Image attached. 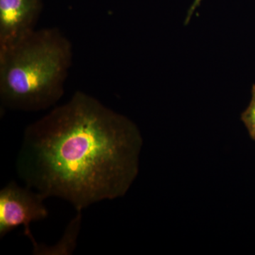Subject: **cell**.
<instances>
[{
  "mask_svg": "<svg viewBox=\"0 0 255 255\" xmlns=\"http://www.w3.org/2000/svg\"><path fill=\"white\" fill-rule=\"evenodd\" d=\"M242 122L246 126L251 138L255 141V85L252 88L251 102L241 115Z\"/></svg>",
  "mask_w": 255,
  "mask_h": 255,
  "instance_id": "5b68a950",
  "label": "cell"
},
{
  "mask_svg": "<svg viewBox=\"0 0 255 255\" xmlns=\"http://www.w3.org/2000/svg\"><path fill=\"white\" fill-rule=\"evenodd\" d=\"M201 1H202V0H194L193 4L191 5L190 8H189V11H188L187 17L185 18V24H188L189 21H190L191 16H192L195 10L199 7Z\"/></svg>",
  "mask_w": 255,
  "mask_h": 255,
  "instance_id": "8992f818",
  "label": "cell"
},
{
  "mask_svg": "<svg viewBox=\"0 0 255 255\" xmlns=\"http://www.w3.org/2000/svg\"><path fill=\"white\" fill-rule=\"evenodd\" d=\"M142 145L132 121L78 91L26 128L18 174L45 199L61 198L80 212L125 195L138 173Z\"/></svg>",
  "mask_w": 255,
  "mask_h": 255,
  "instance_id": "6da1fadb",
  "label": "cell"
},
{
  "mask_svg": "<svg viewBox=\"0 0 255 255\" xmlns=\"http://www.w3.org/2000/svg\"><path fill=\"white\" fill-rule=\"evenodd\" d=\"M73 59L71 42L58 28L36 29L0 49V100L14 110L38 112L63 97Z\"/></svg>",
  "mask_w": 255,
  "mask_h": 255,
  "instance_id": "7a4b0ae2",
  "label": "cell"
},
{
  "mask_svg": "<svg viewBox=\"0 0 255 255\" xmlns=\"http://www.w3.org/2000/svg\"><path fill=\"white\" fill-rule=\"evenodd\" d=\"M45 198L27 187L9 183L0 191V237L2 238L20 226L24 228V234L31 240L35 253L40 246L32 236L30 224L46 219L48 212L43 204Z\"/></svg>",
  "mask_w": 255,
  "mask_h": 255,
  "instance_id": "3957f363",
  "label": "cell"
},
{
  "mask_svg": "<svg viewBox=\"0 0 255 255\" xmlns=\"http://www.w3.org/2000/svg\"><path fill=\"white\" fill-rule=\"evenodd\" d=\"M42 7L41 0H0V49L35 31Z\"/></svg>",
  "mask_w": 255,
  "mask_h": 255,
  "instance_id": "277c9868",
  "label": "cell"
}]
</instances>
